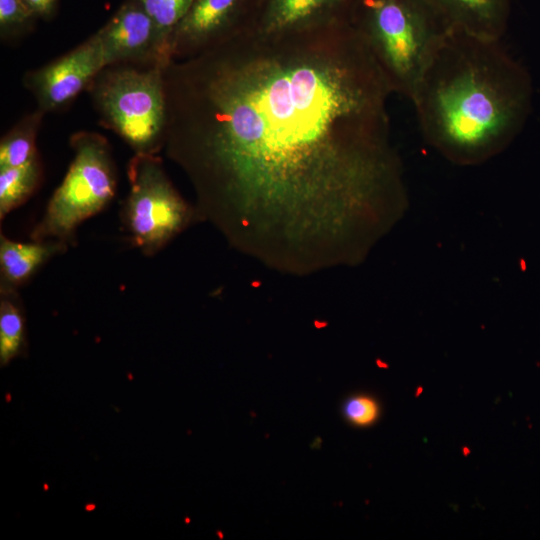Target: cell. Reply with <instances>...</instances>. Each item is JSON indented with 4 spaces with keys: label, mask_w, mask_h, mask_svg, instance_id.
<instances>
[{
    "label": "cell",
    "mask_w": 540,
    "mask_h": 540,
    "mask_svg": "<svg viewBox=\"0 0 540 540\" xmlns=\"http://www.w3.org/2000/svg\"><path fill=\"white\" fill-rule=\"evenodd\" d=\"M163 150L198 214L293 274L363 258L406 205L391 89L350 23L245 33L164 71Z\"/></svg>",
    "instance_id": "1"
},
{
    "label": "cell",
    "mask_w": 540,
    "mask_h": 540,
    "mask_svg": "<svg viewBox=\"0 0 540 540\" xmlns=\"http://www.w3.org/2000/svg\"><path fill=\"white\" fill-rule=\"evenodd\" d=\"M527 70L501 44L451 28L412 89L421 132L438 153L462 166L507 148L531 110Z\"/></svg>",
    "instance_id": "2"
},
{
    "label": "cell",
    "mask_w": 540,
    "mask_h": 540,
    "mask_svg": "<svg viewBox=\"0 0 540 540\" xmlns=\"http://www.w3.org/2000/svg\"><path fill=\"white\" fill-rule=\"evenodd\" d=\"M350 24L392 94L407 99L425 63L451 29L431 0H355Z\"/></svg>",
    "instance_id": "3"
},
{
    "label": "cell",
    "mask_w": 540,
    "mask_h": 540,
    "mask_svg": "<svg viewBox=\"0 0 540 540\" xmlns=\"http://www.w3.org/2000/svg\"><path fill=\"white\" fill-rule=\"evenodd\" d=\"M165 68L108 65L87 90L101 125L118 135L134 154L157 155L163 150Z\"/></svg>",
    "instance_id": "4"
},
{
    "label": "cell",
    "mask_w": 540,
    "mask_h": 540,
    "mask_svg": "<svg viewBox=\"0 0 540 540\" xmlns=\"http://www.w3.org/2000/svg\"><path fill=\"white\" fill-rule=\"evenodd\" d=\"M73 159L31 232L36 241L59 240L75 245L77 228L101 212L117 190V171L107 139L80 131L70 138Z\"/></svg>",
    "instance_id": "5"
},
{
    "label": "cell",
    "mask_w": 540,
    "mask_h": 540,
    "mask_svg": "<svg viewBox=\"0 0 540 540\" xmlns=\"http://www.w3.org/2000/svg\"><path fill=\"white\" fill-rule=\"evenodd\" d=\"M127 176L121 222L133 246L152 256L186 228L197 211L176 190L157 155L134 154Z\"/></svg>",
    "instance_id": "6"
},
{
    "label": "cell",
    "mask_w": 540,
    "mask_h": 540,
    "mask_svg": "<svg viewBox=\"0 0 540 540\" xmlns=\"http://www.w3.org/2000/svg\"><path fill=\"white\" fill-rule=\"evenodd\" d=\"M265 0H193L170 35L173 60L203 51L252 31Z\"/></svg>",
    "instance_id": "7"
},
{
    "label": "cell",
    "mask_w": 540,
    "mask_h": 540,
    "mask_svg": "<svg viewBox=\"0 0 540 540\" xmlns=\"http://www.w3.org/2000/svg\"><path fill=\"white\" fill-rule=\"evenodd\" d=\"M95 35L106 66H167L173 60L167 38L138 0H125Z\"/></svg>",
    "instance_id": "8"
},
{
    "label": "cell",
    "mask_w": 540,
    "mask_h": 540,
    "mask_svg": "<svg viewBox=\"0 0 540 540\" xmlns=\"http://www.w3.org/2000/svg\"><path fill=\"white\" fill-rule=\"evenodd\" d=\"M105 66L102 47L94 33L61 57L27 72L23 81L37 108L45 113L58 111L87 91Z\"/></svg>",
    "instance_id": "9"
},
{
    "label": "cell",
    "mask_w": 540,
    "mask_h": 540,
    "mask_svg": "<svg viewBox=\"0 0 540 540\" xmlns=\"http://www.w3.org/2000/svg\"><path fill=\"white\" fill-rule=\"evenodd\" d=\"M355 0H265L253 32L295 33L350 23Z\"/></svg>",
    "instance_id": "10"
},
{
    "label": "cell",
    "mask_w": 540,
    "mask_h": 540,
    "mask_svg": "<svg viewBox=\"0 0 540 540\" xmlns=\"http://www.w3.org/2000/svg\"><path fill=\"white\" fill-rule=\"evenodd\" d=\"M68 248L59 240L18 242L1 234L0 291L18 290L45 263Z\"/></svg>",
    "instance_id": "11"
},
{
    "label": "cell",
    "mask_w": 540,
    "mask_h": 540,
    "mask_svg": "<svg viewBox=\"0 0 540 540\" xmlns=\"http://www.w3.org/2000/svg\"><path fill=\"white\" fill-rule=\"evenodd\" d=\"M451 28L492 39L507 29L510 0H431Z\"/></svg>",
    "instance_id": "12"
},
{
    "label": "cell",
    "mask_w": 540,
    "mask_h": 540,
    "mask_svg": "<svg viewBox=\"0 0 540 540\" xmlns=\"http://www.w3.org/2000/svg\"><path fill=\"white\" fill-rule=\"evenodd\" d=\"M27 354L26 316L18 290L0 291V366Z\"/></svg>",
    "instance_id": "13"
},
{
    "label": "cell",
    "mask_w": 540,
    "mask_h": 540,
    "mask_svg": "<svg viewBox=\"0 0 540 540\" xmlns=\"http://www.w3.org/2000/svg\"><path fill=\"white\" fill-rule=\"evenodd\" d=\"M43 177L40 157L14 167L0 169V219L25 203L37 190Z\"/></svg>",
    "instance_id": "14"
},
{
    "label": "cell",
    "mask_w": 540,
    "mask_h": 540,
    "mask_svg": "<svg viewBox=\"0 0 540 540\" xmlns=\"http://www.w3.org/2000/svg\"><path fill=\"white\" fill-rule=\"evenodd\" d=\"M45 112L37 108L19 120L1 139L0 169L26 164L39 156L36 140Z\"/></svg>",
    "instance_id": "15"
},
{
    "label": "cell",
    "mask_w": 540,
    "mask_h": 540,
    "mask_svg": "<svg viewBox=\"0 0 540 540\" xmlns=\"http://www.w3.org/2000/svg\"><path fill=\"white\" fill-rule=\"evenodd\" d=\"M39 18L23 0H0V35L15 40L27 35Z\"/></svg>",
    "instance_id": "16"
},
{
    "label": "cell",
    "mask_w": 540,
    "mask_h": 540,
    "mask_svg": "<svg viewBox=\"0 0 540 540\" xmlns=\"http://www.w3.org/2000/svg\"><path fill=\"white\" fill-rule=\"evenodd\" d=\"M138 1L169 42L171 33L186 14L193 0Z\"/></svg>",
    "instance_id": "17"
},
{
    "label": "cell",
    "mask_w": 540,
    "mask_h": 540,
    "mask_svg": "<svg viewBox=\"0 0 540 540\" xmlns=\"http://www.w3.org/2000/svg\"><path fill=\"white\" fill-rule=\"evenodd\" d=\"M343 415L351 424L365 427L377 421L380 407L374 398L367 395H356L344 403Z\"/></svg>",
    "instance_id": "18"
},
{
    "label": "cell",
    "mask_w": 540,
    "mask_h": 540,
    "mask_svg": "<svg viewBox=\"0 0 540 540\" xmlns=\"http://www.w3.org/2000/svg\"><path fill=\"white\" fill-rule=\"evenodd\" d=\"M33 13L41 19H50L56 11L58 0H23Z\"/></svg>",
    "instance_id": "19"
},
{
    "label": "cell",
    "mask_w": 540,
    "mask_h": 540,
    "mask_svg": "<svg viewBox=\"0 0 540 540\" xmlns=\"http://www.w3.org/2000/svg\"><path fill=\"white\" fill-rule=\"evenodd\" d=\"M424 391V388L422 386H418L416 389H415V397H419Z\"/></svg>",
    "instance_id": "20"
},
{
    "label": "cell",
    "mask_w": 540,
    "mask_h": 540,
    "mask_svg": "<svg viewBox=\"0 0 540 540\" xmlns=\"http://www.w3.org/2000/svg\"><path fill=\"white\" fill-rule=\"evenodd\" d=\"M470 453H471V450H470L469 447H467V446L462 447L463 456L467 457Z\"/></svg>",
    "instance_id": "21"
}]
</instances>
